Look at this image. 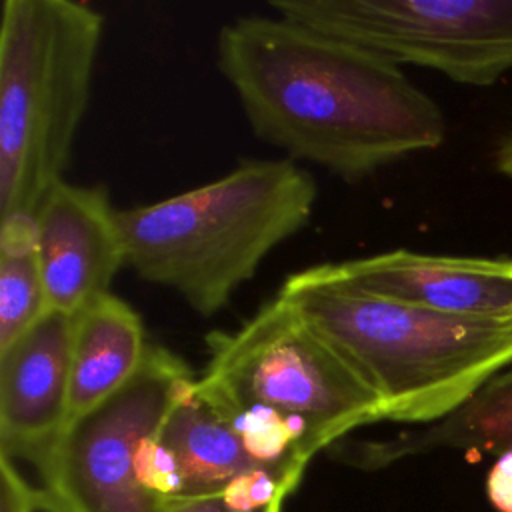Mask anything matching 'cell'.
I'll list each match as a JSON object with an SVG mask.
<instances>
[{
    "label": "cell",
    "instance_id": "cell-1",
    "mask_svg": "<svg viewBox=\"0 0 512 512\" xmlns=\"http://www.w3.org/2000/svg\"><path fill=\"white\" fill-rule=\"evenodd\" d=\"M216 66L260 140L344 182L444 142L440 106L402 68L282 16H238L216 38Z\"/></svg>",
    "mask_w": 512,
    "mask_h": 512
},
{
    "label": "cell",
    "instance_id": "cell-2",
    "mask_svg": "<svg viewBox=\"0 0 512 512\" xmlns=\"http://www.w3.org/2000/svg\"><path fill=\"white\" fill-rule=\"evenodd\" d=\"M276 294L378 396L384 422L442 420L512 366V316H458L380 296L332 262L286 276Z\"/></svg>",
    "mask_w": 512,
    "mask_h": 512
},
{
    "label": "cell",
    "instance_id": "cell-3",
    "mask_svg": "<svg viewBox=\"0 0 512 512\" xmlns=\"http://www.w3.org/2000/svg\"><path fill=\"white\" fill-rule=\"evenodd\" d=\"M316 196L298 162L246 160L208 184L118 210L126 266L214 316L274 248L306 228Z\"/></svg>",
    "mask_w": 512,
    "mask_h": 512
},
{
    "label": "cell",
    "instance_id": "cell-4",
    "mask_svg": "<svg viewBox=\"0 0 512 512\" xmlns=\"http://www.w3.org/2000/svg\"><path fill=\"white\" fill-rule=\"evenodd\" d=\"M104 18L76 0H6L0 24V222L34 220L64 180Z\"/></svg>",
    "mask_w": 512,
    "mask_h": 512
},
{
    "label": "cell",
    "instance_id": "cell-5",
    "mask_svg": "<svg viewBox=\"0 0 512 512\" xmlns=\"http://www.w3.org/2000/svg\"><path fill=\"white\" fill-rule=\"evenodd\" d=\"M204 342L200 392L282 418L318 452L384 422L378 396L278 294L240 328L212 330Z\"/></svg>",
    "mask_w": 512,
    "mask_h": 512
},
{
    "label": "cell",
    "instance_id": "cell-6",
    "mask_svg": "<svg viewBox=\"0 0 512 512\" xmlns=\"http://www.w3.org/2000/svg\"><path fill=\"white\" fill-rule=\"evenodd\" d=\"M196 380L182 356L150 344L136 376L72 420L36 466L44 512H162L146 458L166 414Z\"/></svg>",
    "mask_w": 512,
    "mask_h": 512
},
{
    "label": "cell",
    "instance_id": "cell-7",
    "mask_svg": "<svg viewBox=\"0 0 512 512\" xmlns=\"http://www.w3.org/2000/svg\"><path fill=\"white\" fill-rule=\"evenodd\" d=\"M274 14L394 64L492 86L512 70V0H270Z\"/></svg>",
    "mask_w": 512,
    "mask_h": 512
},
{
    "label": "cell",
    "instance_id": "cell-8",
    "mask_svg": "<svg viewBox=\"0 0 512 512\" xmlns=\"http://www.w3.org/2000/svg\"><path fill=\"white\" fill-rule=\"evenodd\" d=\"M194 382L174 402L150 444V488L164 502L222 496L242 510L282 508L296 484L266 468L232 420Z\"/></svg>",
    "mask_w": 512,
    "mask_h": 512
},
{
    "label": "cell",
    "instance_id": "cell-9",
    "mask_svg": "<svg viewBox=\"0 0 512 512\" xmlns=\"http://www.w3.org/2000/svg\"><path fill=\"white\" fill-rule=\"evenodd\" d=\"M34 244L50 310L76 314L112 292L126 266L118 210L100 186L56 182L34 216Z\"/></svg>",
    "mask_w": 512,
    "mask_h": 512
},
{
    "label": "cell",
    "instance_id": "cell-10",
    "mask_svg": "<svg viewBox=\"0 0 512 512\" xmlns=\"http://www.w3.org/2000/svg\"><path fill=\"white\" fill-rule=\"evenodd\" d=\"M74 314L48 310L0 350V454L42 462L68 422Z\"/></svg>",
    "mask_w": 512,
    "mask_h": 512
},
{
    "label": "cell",
    "instance_id": "cell-11",
    "mask_svg": "<svg viewBox=\"0 0 512 512\" xmlns=\"http://www.w3.org/2000/svg\"><path fill=\"white\" fill-rule=\"evenodd\" d=\"M332 266L368 292L436 312L512 316V256H446L396 248Z\"/></svg>",
    "mask_w": 512,
    "mask_h": 512
},
{
    "label": "cell",
    "instance_id": "cell-12",
    "mask_svg": "<svg viewBox=\"0 0 512 512\" xmlns=\"http://www.w3.org/2000/svg\"><path fill=\"white\" fill-rule=\"evenodd\" d=\"M434 450L498 456L512 452V368L490 378L442 420L388 438H344L328 454L352 468L374 472Z\"/></svg>",
    "mask_w": 512,
    "mask_h": 512
},
{
    "label": "cell",
    "instance_id": "cell-13",
    "mask_svg": "<svg viewBox=\"0 0 512 512\" xmlns=\"http://www.w3.org/2000/svg\"><path fill=\"white\" fill-rule=\"evenodd\" d=\"M140 314L114 292L74 314L66 426L128 384L148 352Z\"/></svg>",
    "mask_w": 512,
    "mask_h": 512
},
{
    "label": "cell",
    "instance_id": "cell-14",
    "mask_svg": "<svg viewBox=\"0 0 512 512\" xmlns=\"http://www.w3.org/2000/svg\"><path fill=\"white\" fill-rule=\"evenodd\" d=\"M34 240V220L0 222V350L50 310Z\"/></svg>",
    "mask_w": 512,
    "mask_h": 512
},
{
    "label": "cell",
    "instance_id": "cell-15",
    "mask_svg": "<svg viewBox=\"0 0 512 512\" xmlns=\"http://www.w3.org/2000/svg\"><path fill=\"white\" fill-rule=\"evenodd\" d=\"M38 510V490L16 468V462L0 454V512Z\"/></svg>",
    "mask_w": 512,
    "mask_h": 512
},
{
    "label": "cell",
    "instance_id": "cell-16",
    "mask_svg": "<svg viewBox=\"0 0 512 512\" xmlns=\"http://www.w3.org/2000/svg\"><path fill=\"white\" fill-rule=\"evenodd\" d=\"M486 496L498 512H512V452L498 456L486 476Z\"/></svg>",
    "mask_w": 512,
    "mask_h": 512
},
{
    "label": "cell",
    "instance_id": "cell-17",
    "mask_svg": "<svg viewBox=\"0 0 512 512\" xmlns=\"http://www.w3.org/2000/svg\"><path fill=\"white\" fill-rule=\"evenodd\" d=\"M162 512H282V508H262V510H242L226 502L222 496L204 498H184L166 502Z\"/></svg>",
    "mask_w": 512,
    "mask_h": 512
},
{
    "label": "cell",
    "instance_id": "cell-18",
    "mask_svg": "<svg viewBox=\"0 0 512 512\" xmlns=\"http://www.w3.org/2000/svg\"><path fill=\"white\" fill-rule=\"evenodd\" d=\"M496 170L508 178H512V132L504 138V142L498 146L494 156Z\"/></svg>",
    "mask_w": 512,
    "mask_h": 512
}]
</instances>
